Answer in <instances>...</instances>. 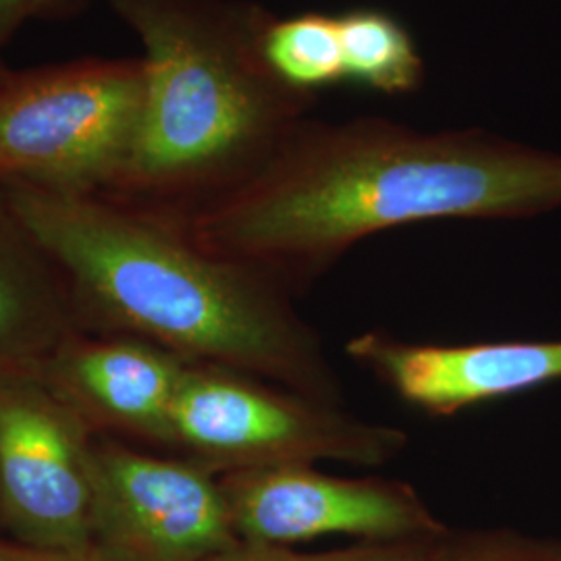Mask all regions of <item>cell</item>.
<instances>
[{"instance_id":"6da1fadb","label":"cell","mask_w":561,"mask_h":561,"mask_svg":"<svg viewBox=\"0 0 561 561\" xmlns=\"http://www.w3.org/2000/svg\"><path fill=\"white\" fill-rule=\"evenodd\" d=\"M558 208L561 152L482 127L308 117L250 180L185 217V225L206 250L256 266L291 289L389 229L520 221Z\"/></svg>"},{"instance_id":"7a4b0ae2","label":"cell","mask_w":561,"mask_h":561,"mask_svg":"<svg viewBox=\"0 0 561 561\" xmlns=\"http://www.w3.org/2000/svg\"><path fill=\"white\" fill-rule=\"evenodd\" d=\"M4 190L59 264L81 331L140 337L190 364L343 403L340 375L289 289L206 250L183 217L104 194Z\"/></svg>"},{"instance_id":"3957f363","label":"cell","mask_w":561,"mask_h":561,"mask_svg":"<svg viewBox=\"0 0 561 561\" xmlns=\"http://www.w3.org/2000/svg\"><path fill=\"white\" fill-rule=\"evenodd\" d=\"M140 41L146 99L119 180L104 196L178 217L250 180L317 99L262 59L256 0H106Z\"/></svg>"},{"instance_id":"277c9868","label":"cell","mask_w":561,"mask_h":561,"mask_svg":"<svg viewBox=\"0 0 561 561\" xmlns=\"http://www.w3.org/2000/svg\"><path fill=\"white\" fill-rule=\"evenodd\" d=\"M146 99L141 57L50 62L0 76V187L108 194Z\"/></svg>"},{"instance_id":"5b68a950","label":"cell","mask_w":561,"mask_h":561,"mask_svg":"<svg viewBox=\"0 0 561 561\" xmlns=\"http://www.w3.org/2000/svg\"><path fill=\"white\" fill-rule=\"evenodd\" d=\"M408 442L400 426L208 364H187L171 414V449L215 474L319 461L381 468Z\"/></svg>"},{"instance_id":"8992f818","label":"cell","mask_w":561,"mask_h":561,"mask_svg":"<svg viewBox=\"0 0 561 561\" xmlns=\"http://www.w3.org/2000/svg\"><path fill=\"white\" fill-rule=\"evenodd\" d=\"M94 439L38 373L0 379V537L36 549L94 545Z\"/></svg>"},{"instance_id":"52a82bcc","label":"cell","mask_w":561,"mask_h":561,"mask_svg":"<svg viewBox=\"0 0 561 561\" xmlns=\"http://www.w3.org/2000/svg\"><path fill=\"white\" fill-rule=\"evenodd\" d=\"M92 539L119 561H204L240 541L219 474L183 456L146 454L99 435Z\"/></svg>"},{"instance_id":"ba28073f","label":"cell","mask_w":561,"mask_h":561,"mask_svg":"<svg viewBox=\"0 0 561 561\" xmlns=\"http://www.w3.org/2000/svg\"><path fill=\"white\" fill-rule=\"evenodd\" d=\"M240 541L291 545L327 535L368 542L433 541L447 530L416 486L382 477H333L317 466L219 474Z\"/></svg>"},{"instance_id":"9c48e42d","label":"cell","mask_w":561,"mask_h":561,"mask_svg":"<svg viewBox=\"0 0 561 561\" xmlns=\"http://www.w3.org/2000/svg\"><path fill=\"white\" fill-rule=\"evenodd\" d=\"M345 354L433 419L561 381V340L443 345L366 331L345 343Z\"/></svg>"},{"instance_id":"30bf717a","label":"cell","mask_w":561,"mask_h":561,"mask_svg":"<svg viewBox=\"0 0 561 561\" xmlns=\"http://www.w3.org/2000/svg\"><path fill=\"white\" fill-rule=\"evenodd\" d=\"M190 362L150 341L78 331L36 370L90 428L171 449V414Z\"/></svg>"},{"instance_id":"8fae6325","label":"cell","mask_w":561,"mask_h":561,"mask_svg":"<svg viewBox=\"0 0 561 561\" xmlns=\"http://www.w3.org/2000/svg\"><path fill=\"white\" fill-rule=\"evenodd\" d=\"M78 331L59 264L0 187V379L36 373Z\"/></svg>"},{"instance_id":"7c38bea8","label":"cell","mask_w":561,"mask_h":561,"mask_svg":"<svg viewBox=\"0 0 561 561\" xmlns=\"http://www.w3.org/2000/svg\"><path fill=\"white\" fill-rule=\"evenodd\" d=\"M345 85L387 99L416 94L426 81V60L400 15L375 4L337 11Z\"/></svg>"},{"instance_id":"4fadbf2b","label":"cell","mask_w":561,"mask_h":561,"mask_svg":"<svg viewBox=\"0 0 561 561\" xmlns=\"http://www.w3.org/2000/svg\"><path fill=\"white\" fill-rule=\"evenodd\" d=\"M259 44L268 71L291 92L319 101L322 92L345 85L337 13L277 15L268 9Z\"/></svg>"},{"instance_id":"5bb4252c","label":"cell","mask_w":561,"mask_h":561,"mask_svg":"<svg viewBox=\"0 0 561 561\" xmlns=\"http://www.w3.org/2000/svg\"><path fill=\"white\" fill-rule=\"evenodd\" d=\"M428 561H561V539L514 528H449L431 541Z\"/></svg>"},{"instance_id":"9a60e30c","label":"cell","mask_w":561,"mask_h":561,"mask_svg":"<svg viewBox=\"0 0 561 561\" xmlns=\"http://www.w3.org/2000/svg\"><path fill=\"white\" fill-rule=\"evenodd\" d=\"M428 549L431 541H364L345 549L301 553L289 545L238 541L204 561H428Z\"/></svg>"},{"instance_id":"2e32d148","label":"cell","mask_w":561,"mask_h":561,"mask_svg":"<svg viewBox=\"0 0 561 561\" xmlns=\"http://www.w3.org/2000/svg\"><path fill=\"white\" fill-rule=\"evenodd\" d=\"M92 0H0V48L13 41L27 23L73 20Z\"/></svg>"},{"instance_id":"e0dca14e","label":"cell","mask_w":561,"mask_h":561,"mask_svg":"<svg viewBox=\"0 0 561 561\" xmlns=\"http://www.w3.org/2000/svg\"><path fill=\"white\" fill-rule=\"evenodd\" d=\"M0 561H119L99 545L81 549H36L0 537Z\"/></svg>"},{"instance_id":"ac0fdd59","label":"cell","mask_w":561,"mask_h":561,"mask_svg":"<svg viewBox=\"0 0 561 561\" xmlns=\"http://www.w3.org/2000/svg\"><path fill=\"white\" fill-rule=\"evenodd\" d=\"M7 69H9V62L2 57V48H0V76H2Z\"/></svg>"}]
</instances>
